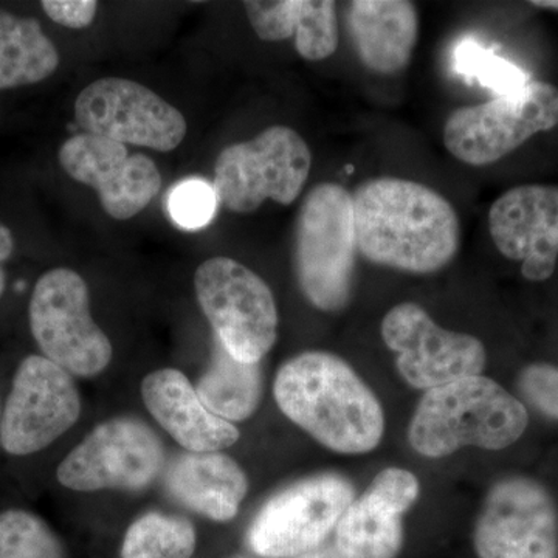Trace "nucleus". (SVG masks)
Segmentation results:
<instances>
[{"instance_id":"f03ea898","label":"nucleus","mask_w":558,"mask_h":558,"mask_svg":"<svg viewBox=\"0 0 558 558\" xmlns=\"http://www.w3.org/2000/svg\"><path fill=\"white\" fill-rule=\"evenodd\" d=\"M274 395L293 424L337 453H369L384 438L380 400L332 352L307 351L289 359L275 377Z\"/></svg>"},{"instance_id":"0eeeda50","label":"nucleus","mask_w":558,"mask_h":558,"mask_svg":"<svg viewBox=\"0 0 558 558\" xmlns=\"http://www.w3.org/2000/svg\"><path fill=\"white\" fill-rule=\"evenodd\" d=\"M31 329L44 357L72 376H98L112 360V344L92 318L89 289L76 271L60 267L38 279Z\"/></svg>"},{"instance_id":"2eb2a0df","label":"nucleus","mask_w":558,"mask_h":558,"mask_svg":"<svg viewBox=\"0 0 558 558\" xmlns=\"http://www.w3.org/2000/svg\"><path fill=\"white\" fill-rule=\"evenodd\" d=\"M62 170L100 196L110 218L128 220L148 207L161 186L159 168L145 154L92 134L69 138L60 149Z\"/></svg>"},{"instance_id":"412c9836","label":"nucleus","mask_w":558,"mask_h":558,"mask_svg":"<svg viewBox=\"0 0 558 558\" xmlns=\"http://www.w3.org/2000/svg\"><path fill=\"white\" fill-rule=\"evenodd\" d=\"M403 510L373 487L351 502L336 529L344 558H398L403 546Z\"/></svg>"},{"instance_id":"393cba45","label":"nucleus","mask_w":558,"mask_h":558,"mask_svg":"<svg viewBox=\"0 0 558 558\" xmlns=\"http://www.w3.org/2000/svg\"><path fill=\"white\" fill-rule=\"evenodd\" d=\"M0 558H65L60 538L27 510L0 512Z\"/></svg>"},{"instance_id":"aec40b11","label":"nucleus","mask_w":558,"mask_h":558,"mask_svg":"<svg viewBox=\"0 0 558 558\" xmlns=\"http://www.w3.org/2000/svg\"><path fill=\"white\" fill-rule=\"evenodd\" d=\"M244 7L260 39L277 43L295 36L304 60H326L339 47L336 3L330 0H250Z\"/></svg>"},{"instance_id":"f8f14e48","label":"nucleus","mask_w":558,"mask_h":558,"mask_svg":"<svg viewBox=\"0 0 558 558\" xmlns=\"http://www.w3.org/2000/svg\"><path fill=\"white\" fill-rule=\"evenodd\" d=\"M165 465V447L142 421L117 417L102 422L70 451L57 470L62 486L78 492L143 488Z\"/></svg>"},{"instance_id":"c756f323","label":"nucleus","mask_w":558,"mask_h":558,"mask_svg":"<svg viewBox=\"0 0 558 558\" xmlns=\"http://www.w3.org/2000/svg\"><path fill=\"white\" fill-rule=\"evenodd\" d=\"M14 250V240L11 231L0 223V263L10 258Z\"/></svg>"},{"instance_id":"b1692460","label":"nucleus","mask_w":558,"mask_h":558,"mask_svg":"<svg viewBox=\"0 0 558 558\" xmlns=\"http://www.w3.org/2000/svg\"><path fill=\"white\" fill-rule=\"evenodd\" d=\"M196 550V531L189 520L149 512L128 529L121 558H191Z\"/></svg>"},{"instance_id":"bb28decb","label":"nucleus","mask_w":558,"mask_h":558,"mask_svg":"<svg viewBox=\"0 0 558 558\" xmlns=\"http://www.w3.org/2000/svg\"><path fill=\"white\" fill-rule=\"evenodd\" d=\"M218 204L215 186L202 179L179 183L170 194V213L182 229L197 230L213 219Z\"/></svg>"},{"instance_id":"9d476101","label":"nucleus","mask_w":558,"mask_h":558,"mask_svg":"<svg viewBox=\"0 0 558 558\" xmlns=\"http://www.w3.org/2000/svg\"><path fill=\"white\" fill-rule=\"evenodd\" d=\"M381 339L396 354L402 379L429 391L465 377L481 376L487 363L483 341L440 328L416 303L392 307L381 319Z\"/></svg>"},{"instance_id":"7ed1b4c3","label":"nucleus","mask_w":558,"mask_h":558,"mask_svg":"<svg viewBox=\"0 0 558 558\" xmlns=\"http://www.w3.org/2000/svg\"><path fill=\"white\" fill-rule=\"evenodd\" d=\"M527 425L524 403L481 374L425 391L410 422L409 442L429 459L464 447L497 451L515 444Z\"/></svg>"},{"instance_id":"20e7f679","label":"nucleus","mask_w":558,"mask_h":558,"mask_svg":"<svg viewBox=\"0 0 558 558\" xmlns=\"http://www.w3.org/2000/svg\"><path fill=\"white\" fill-rule=\"evenodd\" d=\"M357 253L352 194L337 183H318L301 204L293 253L301 292L312 306L347 307Z\"/></svg>"},{"instance_id":"ddd939ff","label":"nucleus","mask_w":558,"mask_h":558,"mask_svg":"<svg viewBox=\"0 0 558 558\" xmlns=\"http://www.w3.org/2000/svg\"><path fill=\"white\" fill-rule=\"evenodd\" d=\"M80 414V391L72 374L44 355H31L14 374L2 411L0 444L7 453L27 457L69 432Z\"/></svg>"},{"instance_id":"4be33fe9","label":"nucleus","mask_w":558,"mask_h":558,"mask_svg":"<svg viewBox=\"0 0 558 558\" xmlns=\"http://www.w3.org/2000/svg\"><path fill=\"white\" fill-rule=\"evenodd\" d=\"M58 65L57 47L38 21L0 10V90L47 80Z\"/></svg>"},{"instance_id":"f3484780","label":"nucleus","mask_w":558,"mask_h":558,"mask_svg":"<svg viewBox=\"0 0 558 558\" xmlns=\"http://www.w3.org/2000/svg\"><path fill=\"white\" fill-rule=\"evenodd\" d=\"M142 398L160 427L190 453H215L240 440L236 425L213 414L182 371L150 373L143 380Z\"/></svg>"},{"instance_id":"2f4dec72","label":"nucleus","mask_w":558,"mask_h":558,"mask_svg":"<svg viewBox=\"0 0 558 558\" xmlns=\"http://www.w3.org/2000/svg\"><path fill=\"white\" fill-rule=\"evenodd\" d=\"M532 3L539 9L558 10V0H535Z\"/></svg>"},{"instance_id":"4468645a","label":"nucleus","mask_w":558,"mask_h":558,"mask_svg":"<svg viewBox=\"0 0 558 558\" xmlns=\"http://www.w3.org/2000/svg\"><path fill=\"white\" fill-rule=\"evenodd\" d=\"M75 117L86 134L160 153L178 148L186 135L180 110L131 80L94 81L76 98Z\"/></svg>"},{"instance_id":"72a5a7b5","label":"nucleus","mask_w":558,"mask_h":558,"mask_svg":"<svg viewBox=\"0 0 558 558\" xmlns=\"http://www.w3.org/2000/svg\"><path fill=\"white\" fill-rule=\"evenodd\" d=\"M2 407H0V429H2Z\"/></svg>"},{"instance_id":"423d86ee","label":"nucleus","mask_w":558,"mask_h":558,"mask_svg":"<svg viewBox=\"0 0 558 558\" xmlns=\"http://www.w3.org/2000/svg\"><path fill=\"white\" fill-rule=\"evenodd\" d=\"M312 167L306 140L288 126H274L219 154L215 165L218 201L233 213H252L267 199L290 205L300 196Z\"/></svg>"},{"instance_id":"1a4fd4ad","label":"nucleus","mask_w":558,"mask_h":558,"mask_svg":"<svg viewBox=\"0 0 558 558\" xmlns=\"http://www.w3.org/2000/svg\"><path fill=\"white\" fill-rule=\"evenodd\" d=\"M355 499L351 481L319 473L271 497L250 524L248 546L263 558H293L319 548Z\"/></svg>"},{"instance_id":"a878e982","label":"nucleus","mask_w":558,"mask_h":558,"mask_svg":"<svg viewBox=\"0 0 558 558\" xmlns=\"http://www.w3.org/2000/svg\"><path fill=\"white\" fill-rule=\"evenodd\" d=\"M454 69L468 80L478 81L481 86L506 95L523 89L529 83L526 73L506 58L481 46L473 38L461 40L454 49Z\"/></svg>"},{"instance_id":"5701e85b","label":"nucleus","mask_w":558,"mask_h":558,"mask_svg":"<svg viewBox=\"0 0 558 558\" xmlns=\"http://www.w3.org/2000/svg\"><path fill=\"white\" fill-rule=\"evenodd\" d=\"M196 391L216 416L231 424L245 421L255 414L263 399L259 363H244L231 357L218 341L211 366L201 377Z\"/></svg>"},{"instance_id":"6ab92c4d","label":"nucleus","mask_w":558,"mask_h":558,"mask_svg":"<svg viewBox=\"0 0 558 558\" xmlns=\"http://www.w3.org/2000/svg\"><path fill=\"white\" fill-rule=\"evenodd\" d=\"M172 498L213 521H230L247 497L248 480L234 459L219 453H186L167 473Z\"/></svg>"},{"instance_id":"6e6552de","label":"nucleus","mask_w":558,"mask_h":558,"mask_svg":"<svg viewBox=\"0 0 558 558\" xmlns=\"http://www.w3.org/2000/svg\"><path fill=\"white\" fill-rule=\"evenodd\" d=\"M557 124V87L532 81L512 94L453 110L444 126V143L458 160L484 167Z\"/></svg>"},{"instance_id":"f257e3e1","label":"nucleus","mask_w":558,"mask_h":558,"mask_svg":"<svg viewBox=\"0 0 558 558\" xmlns=\"http://www.w3.org/2000/svg\"><path fill=\"white\" fill-rule=\"evenodd\" d=\"M363 258L407 274L449 266L459 250L457 209L424 183L398 178L363 182L352 194Z\"/></svg>"},{"instance_id":"dca6fc26","label":"nucleus","mask_w":558,"mask_h":558,"mask_svg":"<svg viewBox=\"0 0 558 558\" xmlns=\"http://www.w3.org/2000/svg\"><path fill=\"white\" fill-rule=\"evenodd\" d=\"M488 229L506 258L520 260L529 281L553 277L558 258V186L523 185L492 205Z\"/></svg>"},{"instance_id":"a211bd4d","label":"nucleus","mask_w":558,"mask_h":558,"mask_svg":"<svg viewBox=\"0 0 558 558\" xmlns=\"http://www.w3.org/2000/svg\"><path fill=\"white\" fill-rule=\"evenodd\" d=\"M348 27L360 61L373 72L395 75L410 64L418 39L413 2L355 0L349 3Z\"/></svg>"},{"instance_id":"7c9ffc66","label":"nucleus","mask_w":558,"mask_h":558,"mask_svg":"<svg viewBox=\"0 0 558 558\" xmlns=\"http://www.w3.org/2000/svg\"><path fill=\"white\" fill-rule=\"evenodd\" d=\"M293 558H344L341 556L340 550L336 545L319 546V548L311 550V553L301 554L299 557Z\"/></svg>"},{"instance_id":"9b49d317","label":"nucleus","mask_w":558,"mask_h":558,"mask_svg":"<svg viewBox=\"0 0 558 558\" xmlns=\"http://www.w3.org/2000/svg\"><path fill=\"white\" fill-rule=\"evenodd\" d=\"M478 558H558V510L548 488L527 476L495 483L473 529Z\"/></svg>"},{"instance_id":"c85d7f7f","label":"nucleus","mask_w":558,"mask_h":558,"mask_svg":"<svg viewBox=\"0 0 558 558\" xmlns=\"http://www.w3.org/2000/svg\"><path fill=\"white\" fill-rule=\"evenodd\" d=\"M40 5L51 21L75 31L89 27L98 11L95 0H44Z\"/></svg>"},{"instance_id":"473e14b6","label":"nucleus","mask_w":558,"mask_h":558,"mask_svg":"<svg viewBox=\"0 0 558 558\" xmlns=\"http://www.w3.org/2000/svg\"><path fill=\"white\" fill-rule=\"evenodd\" d=\"M5 271H3L2 267H0V299H2L3 290H5Z\"/></svg>"},{"instance_id":"cd10ccee","label":"nucleus","mask_w":558,"mask_h":558,"mask_svg":"<svg viewBox=\"0 0 558 558\" xmlns=\"http://www.w3.org/2000/svg\"><path fill=\"white\" fill-rule=\"evenodd\" d=\"M519 388L523 398L546 417L558 421V368L532 363L521 371Z\"/></svg>"},{"instance_id":"39448f33","label":"nucleus","mask_w":558,"mask_h":558,"mask_svg":"<svg viewBox=\"0 0 558 558\" xmlns=\"http://www.w3.org/2000/svg\"><path fill=\"white\" fill-rule=\"evenodd\" d=\"M197 301L231 357L259 363L278 337V310L267 282L227 256L202 263L194 277Z\"/></svg>"}]
</instances>
